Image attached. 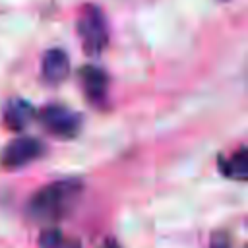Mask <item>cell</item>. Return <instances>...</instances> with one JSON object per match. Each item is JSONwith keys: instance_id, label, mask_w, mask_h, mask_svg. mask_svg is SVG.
Returning a JSON list of instances; mask_svg holds the SVG:
<instances>
[{"instance_id": "obj_4", "label": "cell", "mask_w": 248, "mask_h": 248, "mask_svg": "<svg viewBox=\"0 0 248 248\" xmlns=\"http://www.w3.org/2000/svg\"><path fill=\"white\" fill-rule=\"evenodd\" d=\"M43 151H45V145L41 140L33 136H19L6 143L0 155V163L6 169H17V167L29 165L35 159H39Z\"/></svg>"}, {"instance_id": "obj_1", "label": "cell", "mask_w": 248, "mask_h": 248, "mask_svg": "<svg viewBox=\"0 0 248 248\" xmlns=\"http://www.w3.org/2000/svg\"><path fill=\"white\" fill-rule=\"evenodd\" d=\"M83 190L81 180L64 178L43 186L27 203V213L33 221L39 223H54L62 219L78 202Z\"/></svg>"}, {"instance_id": "obj_10", "label": "cell", "mask_w": 248, "mask_h": 248, "mask_svg": "<svg viewBox=\"0 0 248 248\" xmlns=\"http://www.w3.org/2000/svg\"><path fill=\"white\" fill-rule=\"evenodd\" d=\"M56 248H81V246H79L78 240H66V238H62V242Z\"/></svg>"}, {"instance_id": "obj_5", "label": "cell", "mask_w": 248, "mask_h": 248, "mask_svg": "<svg viewBox=\"0 0 248 248\" xmlns=\"http://www.w3.org/2000/svg\"><path fill=\"white\" fill-rule=\"evenodd\" d=\"M41 74L43 79L48 83H60L70 74V58L60 48H50L45 52L41 62Z\"/></svg>"}, {"instance_id": "obj_9", "label": "cell", "mask_w": 248, "mask_h": 248, "mask_svg": "<svg viewBox=\"0 0 248 248\" xmlns=\"http://www.w3.org/2000/svg\"><path fill=\"white\" fill-rule=\"evenodd\" d=\"M62 232L60 231H56V229H46L43 234H41V240H39V244H41V248H56L60 242H62Z\"/></svg>"}, {"instance_id": "obj_8", "label": "cell", "mask_w": 248, "mask_h": 248, "mask_svg": "<svg viewBox=\"0 0 248 248\" xmlns=\"http://www.w3.org/2000/svg\"><path fill=\"white\" fill-rule=\"evenodd\" d=\"M223 172L231 178H236V180H244L248 176V153H246V147H238L225 163H223Z\"/></svg>"}, {"instance_id": "obj_11", "label": "cell", "mask_w": 248, "mask_h": 248, "mask_svg": "<svg viewBox=\"0 0 248 248\" xmlns=\"http://www.w3.org/2000/svg\"><path fill=\"white\" fill-rule=\"evenodd\" d=\"M211 248H229V240H227L225 236H219V240L215 238V240L211 242Z\"/></svg>"}, {"instance_id": "obj_7", "label": "cell", "mask_w": 248, "mask_h": 248, "mask_svg": "<svg viewBox=\"0 0 248 248\" xmlns=\"http://www.w3.org/2000/svg\"><path fill=\"white\" fill-rule=\"evenodd\" d=\"M79 79H81V87L85 91V95L89 97V101L97 103L105 97L107 93V76L105 72H101L99 68H91V66H85L79 74Z\"/></svg>"}, {"instance_id": "obj_2", "label": "cell", "mask_w": 248, "mask_h": 248, "mask_svg": "<svg viewBox=\"0 0 248 248\" xmlns=\"http://www.w3.org/2000/svg\"><path fill=\"white\" fill-rule=\"evenodd\" d=\"M78 33L81 37V46L87 54L95 56L105 50L108 43V31L105 16L97 6H83L78 16Z\"/></svg>"}, {"instance_id": "obj_3", "label": "cell", "mask_w": 248, "mask_h": 248, "mask_svg": "<svg viewBox=\"0 0 248 248\" xmlns=\"http://www.w3.org/2000/svg\"><path fill=\"white\" fill-rule=\"evenodd\" d=\"M39 122L41 126L58 138H72L79 130V114L70 110L68 107L62 105H48L39 112Z\"/></svg>"}, {"instance_id": "obj_12", "label": "cell", "mask_w": 248, "mask_h": 248, "mask_svg": "<svg viewBox=\"0 0 248 248\" xmlns=\"http://www.w3.org/2000/svg\"><path fill=\"white\" fill-rule=\"evenodd\" d=\"M107 248H116V246H107Z\"/></svg>"}, {"instance_id": "obj_6", "label": "cell", "mask_w": 248, "mask_h": 248, "mask_svg": "<svg viewBox=\"0 0 248 248\" xmlns=\"http://www.w3.org/2000/svg\"><path fill=\"white\" fill-rule=\"evenodd\" d=\"M35 116L33 107L23 99H12L4 108V124L16 132L23 130Z\"/></svg>"}]
</instances>
